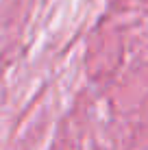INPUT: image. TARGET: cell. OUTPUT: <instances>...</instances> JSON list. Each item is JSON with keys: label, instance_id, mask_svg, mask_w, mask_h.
Instances as JSON below:
<instances>
[]
</instances>
